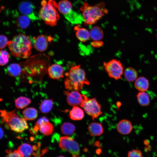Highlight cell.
<instances>
[{"instance_id": "18", "label": "cell", "mask_w": 157, "mask_h": 157, "mask_svg": "<svg viewBox=\"0 0 157 157\" xmlns=\"http://www.w3.org/2000/svg\"><path fill=\"white\" fill-rule=\"evenodd\" d=\"M64 16L67 20L73 24L80 23L84 21L82 15L72 10Z\"/></svg>"}, {"instance_id": "1", "label": "cell", "mask_w": 157, "mask_h": 157, "mask_svg": "<svg viewBox=\"0 0 157 157\" xmlns=\"http://www.w3.org/2000/svg\"><path fill=\"white\" fill-rule=\"evenodd\" d=\"M11 54L21 58H27L31 54L32 45L28 36L22 33L14 36L7 44Z\"/></svg>"}, {"instance_id": "3", "label": "cell", "mask_w": 157, "mask_h": 157, "mask_svg": "<svg viewBox=\"0 0 157 157\" xmlns=\"http://www.w3.org/2000/svg\"><path fill=\"white\" fill-rule=\"evenodd\" d=\"M41 6L39 14L40 18L47 25H56L60 18L56 10L57 4L53 0H42Z\"/></svg>"}, {"instance_id": "37", "label": "cell", "mask_w": 157, "mask_h": 157, "mask_svg": "<svg viewBox=\"0 0 157 157\" xmlns=\"http://www.w3.org/2000/svg\"><path fill=\"white\" fill-rule=\"evenodd\" d=\"M47 151V149L46 148L43 150L41 153L39 154V151H37L33 154L35 157H41L45 153H46Z\"/></svg>"}, {"instance_id": "36", "label": "cell", "mask_w": 157, "mask_h": 157, "mask_svg": "<svg viewBox=\"0 0 157 157\" xmlns=\"http://www.w3.org/2000/svg\"><path fill=\"white\" fill-rule=\"evenodd\" d=\"M91 44L93 47H99L102 45L103 42L100 41H94L91 43Z\"/></svg>"}, {"instance_id": "15", "label": "cell", "mask_w": 157, "mask_h": 157, "mask_svg": "<svg viewBox=\"0 0 157 157\" xmlns=\"http://www.w3.org/2000/svg\"><path fill=\"white\" fill-rule=\"evenodd\" d=\"M19 9L20 12L23 15L29 17L33 14V4L28 1L22 2L19 5Z\"/></svg>"}, {"instance_id": "39", "label": "cell", "mask_w": 157, "mask_h": 157, "mask_svg": "<svg viewBox=\"0 0 157 157\" xmlns=\"http://www.w3.org/2000/svg\"><path fill=\"white\" fill-rule=\"evenodd\" d=\"M57 157H65L63 156H59Z\"/></svg>"}, {"instance_id": "21", "label": "cell", "mask_w": 157, "mask_h": 157, "mask_svg": "<svg viewBox=\"0 0 157 157\" xmlns=\"http://www.w3.org/2000/svg\"><path fill=\"white\" fill-rule=\"evenodd\" d=\"M91 38L94 41H100L104 37V33L102 29L97 26L92 28L90 31Z\"/></svg>"}, {"instance_id": "30", "label": "cell", "mask_w": 157, "mask_h": 157, "mask_svg": "<svg viewBox=\"0 0 157 157\" xmlns=\"http://www.w3.org/2000/svg\"><path fill=\"white\" fill-rule=\"evenodd\" d=\"M75 129V126L72 124L68 122L64 123L62 125L61 130L63 134L70 135H72Z\"/></svg>"}, {"instance_id": "13", "label": "cell", "mask_w": 157, "mask_h": 157, "mask_svg": "<svg viewBox=\"0 0 157 157\" xmlns=\"http://www.w3.org/2000/svg\"><path fill=\"white\" fill-rule=\"evenodd\" d=\"M38 149L37 146H31L27 143H24L21 144L18 148L17 151L22 157H30L33 151Z\"/></svg>"}, {"instance_id": "33", "label": "cell", "mask_w": 157, "mask_h": 157, "mask_svg": "<svg viewBox=\"0 0 157 157\" xmlns=\"http://www.w3.org/2000/svg\"><path fill=\"white\" fill-rule=\"evenodd\" d=\"M8 41L7 37L3 35L0 36V48L2 49L4 48L8 44Z\"/></svg>"}, {"instance_id": "38", "label": "cell", "mask_w": 157, "mask_h": 157, "mask_svg": "<svg viewBox=\"0 0 157 157\" xmlns=\"http://www.w3.org/2000/svg\"><path fill=\"white\" fill-rule=\"evenodd\" d=\"M4 135V132L3 129L0 128V138L1 139L3 137Z\"/></svg>"}, {"instance_id": "11", "label": "cell", "mask_w": 157, "mask_h": 157, "mask_svg": "<svg viewBox=\"0 0 157 157\" xmlns=\"http://www.w3.org/2000/svg\"><path fill=\"white\" fill-rule=\"evenodd\" d=\"M133 126L128 120L123 119L118 123L117 129L118 132L121 134L126 135L130 133L133 129Z\"/></svg>"}, {"instance_id": "7", "label": "cell", "mask_w": 157, "mask_h": 157, "mask_svg": "<svg viewBox=\"0 0 157 157\" xmlns=\"http://www.w3.org/2000/svg\"><path fill=\"white\" fill-rule=\"evenodd\" d=\"M104 66L110 77L116 80L120 79L124 72L123 65L120 60L113 59L104 62Z\"/></svg>"}, {"instance_id": "17", "label": "cell", "mask_w": 157, "mask_h": 157, "mask_svg": "<svg viewBox=\"0 0 157 157\" xmlns=\"http://www.w3.org/2000/svg\"><path fill=\"white\" fill-rule=\"evenodd\" d=\"M88 129L90 134L93 136L100 135L103 132L102 125L97 122L90 123L88 126Z\"/></svg>"}, {"instance_id": "8", "label": "cell", "mask_w": 157, "mask_h": 157, "mask_svg": "<svg viewBox=\"0 0 157 157\" xmlns=\"http://www.w3.org/2000/svg\"><path fill=\"white\" fill-rule=\"evenodd\" d=\"M59 145L61 149L71 154L72 157H79L80 149L78 144L72 138L67 136H61Z\"/></svg>"}, {"instance_id": "26", "label": "cell", "mask_w": 157, "mask_h": 157, "mask_svg": "<svg viewBox=\"0 0 157 157\" xmlns=\"http://www.w3.org/2000/svg\"><path fill=\"white\" fill-rule=\"evenodd\" d=\"M30 20L29 17L23 15L19 16L16 20V24L18 27L21 29L27 28L29 25Z\"/></svg>"}, {"instance_id": "29", "label": "cell", "mask_w": 157, "mask_h": 157, "mask_svg": "<svg viewBox=\"0 0 157 157\" xmlns=\"http://www.w3.org/2000/svg\"><path fill=\"white\" fill-rule=\"evenodd\" d=\"M53 105V100L51 99H45L41 103L40 109L43 113L46 114L50 112Z\"/></svg>"}, {"instance_id": "12", "label": "cell", "mask_w": 157, "mask_h": 157, "mask_svg": "<svg viewBox=\"0 0 157 157\" xmlns=\"http://www.w3.org/2000/svg\"><path fill=\"white\" fill-rule=\"evenodd\" d=\"M48 44V40L46 37L43 35H40L35 38L33 45L37 51L42 52L47 49Z\"/></svg>"}, {"instance_id": "40", "label": "cell", "mask_w": 157, "mask_h": 157, "mask_svg": "<svg viewBox=\"0 0 157 157\" xmlns=\"http://www.w3.org/2000/svg\"><path fill=\"white\" fill-rule=\"evenodd\" d=\"M156 38L157 39V34H156Z\"/></svg>"}, {"instance_id": "23", "label": "cell", "mask_w": 157, "mask_h": 157, "mask_svg": "<svg viewBox=\"0 0 157 157\" xmlns=\"http://www.w3.org/2000/svg\"><path fill=\"white\" fill-rule=\"evenodd\" d=\"M22 114L24 118L26 120H33L37 117L38 111L34 108H28L23 111Z\"/></svg>"}, {"instance_id": "32", "label": "cell", "mask_w": 157, "mask_h": 157, "mask_svg": "<svg viewBox=\"0 0 157 157\" xmlns=\"http://www.w3.org/2000/svg\"><path fill=\"white\" fill-rule=\"evenodd\" d=\"M127 157H143L141 151L139 149H133L129 151Z\"/></svg>"}, {"instance_id": "28", "label": "cell", "mask_w": 157, "mask_h": 157, "mask_svg": "<svg viewBox=\"0 0 157 157\" xmlns=\"http://www.w3.org/2000/svg\"><path fill=\"white\" fill-rule=\"evenodd\" d=\"M15 106L18 109H23L28 106L31 102L29 98L21 96L16 99L15 101Z\"/></svg>"}, {"instance_id": "10", "label": "cell", "mask_w": 157, "mask_h": 157, "mask_svg": "<svg viewBox=\"0 0 157 157\" xmlns=\"http://www.w3.org/2000/svg\"><path fill=\"white\" fill-rule=\"evenodd\" d=\"M64 72L63 67L57 64L52 65L48 69V74L49 77L58 80L63 77Z\"/></svg>"}, {"instance_id": "27", "label": "cell", "mask_w": 157, "mask_h": 157, "mask_svg": "<svg viewBox=\"0 0 157 157\" xmlns=\"http://www.w3.org/2000/svg\"><path fill=\"white\" fill-rule=\"evenodd\" d=\"M39 128L40 132L46 136L51 135L53 130V125L49 122L44 123Z\"/></svg>"}, {"instance_id": "35", "label": "cell", "mask_w": 157, "mask_h": 157, "mask_svg": "<svg viewBox=\"0 0 157 157\" xmlns=\"http://www.w3.org/2000/svg\"><path fill=\"white\" fill-rule=\"evenodd\" d=\"M8 154L5 157H22L17 150L8 151Z\"/></svg>"}, {"instance_id": "20", "label": "cell", "mask_w": 157, "mask_h": 157, "mask_svg": "<svg viewBox=\"0 0 157 157\" xmlns=\"http://www.w3.org/2000/svg\"><path fill=\"white\" fill-rule=\"evenodd\" d=\"M76 31V35L77 38L80 41L85 42L87 41L90 37V32L86 29L80 28L76 26L75 28Z\"/></svg>"}, {"instance_id": "34", "label": "cell", "mask_w": 157, "mask_h": 157, "mask_svg": "<svg viewBox=\"0 0 157 157\" xmlns=\"http://www.w3.org/2000/svg\"><path fill=\"white\" fill-rule=\"evenodd\" d=\"M49 122V119L45 117H43L39 118L35 123V126L39 129V127L44 123Z\"/></svg>"}, {"instance_id": "6", "label": "cell", "mask_w": 157, "mask_h": 157, "mask_svg": "<svg viewBox=\"0 0 157 157\" xmlns=\"http://www.w3.org/2000/svg\"><path fill=\"white\" fill-rule=\"evenodd\" d=\"M82 95L83 99L80 106L93 120L102 114L101 105L95 98L89 99L84 94Z\"/></svg>"}, {"instance_id": "5", "label": "cell", "mask_w": 157, "mask_h": 157, "mask_svg": "<svg viewBox=\"0 0 157 157\" xmlns=\"http://www.w3.org/2000/svg\"><path fill=\"white\" fill-rule=\"evenodd\" d=\"M80 10L86 25L95 24L107 12L106 9L97 5L90 6L86 2H84Z\"/></svg>"}, {"instance_id": "2", "label": "cell", "mask_w": 157, "mask_h": 157, "mask_svg": "<svg viewBox=\"0 0 157 157\" xmlns=\"http://www.w3.org/2000/svg\"><path fill=\"white\" fill-rule=\"evenodd\" d=\"M66 76L64 84L65 88L70 90L79 91L84 84L89 85L84 71L80 65L72 67L65 74Z\"/></svg>"}, {"instance_id": "4", "label": "cell", "mask_w": 157, "mask_h": 157, "mask_svg": "<svg viewBox=\"0 0 157 157\" xmlns=\"http://www.w3.org/2000/svg\"><path fill=\"white\" fill-rule=\"evenodd\" d=\"M1 116L3 121L12 130L17 133H22L27 129L28 126L26 120L20 117L15 110L7 112L1 110Z\"/></svg>"}, {"instance_id": "24", "label": "cell", "mask_w": 157, "mask_h": 157, "mask_svg": "<svg viewBox=\"0 0 157 157\" xmlns=\"http://www.w3.org/2000/svg\"><path fill=\"white\" fill-rule=\"evenodd\" d=\"M137 101L141 106H146L150 103L149 96L146 92H139L136 95Z\"/></svg>"}, {"instance_id": "14", "label": "cell", "mask_w": 157, "mask_h": 157, "mask_svg": "<svg viewBox=\"0 0 157 157\" xmlns=\"http://www.w3.org/2000/svg\"><path fill=\"white\" fill-rule=\"evenodd\" d=\"M134 85L135 88L139 92H146L149 88V83L146 78L140 76L135 80Z\"/></svg>"}, {"instance_id": "16", "label": "cell", "mask_w": 157, "mask_h": 157, "mask_svg": "<svg viewBox=\"0 0 157 157\" xmlns=\"http://www.w3.org/2000/svg\"><path fill=\"white\" fill-rule=\"evenodd\" d=\"M58 11L64 15L67 14L72 10L71 3L67 0H62L57 4Z\"/></svg>"}, {"instance_id": "19", "label": "cell", "mask_w": 157, "mask_h": 157, "mask_svg": "<svg viewBox=\"0 0 157 157\" xmlns=\"http://www.w3.org/2000/svg\"><path fill=\"white\" fill-rule=\"evenodd\" d=\"M124 76L128 82H133L138 78V73L136 70L133 67H128L126 68L124 72Z\"/></svg>"}, {"instance_id": "22", "label": "cell", "mask_w": 157, "mask_h": 157, "mask_svg": "<svg viewBox=\"0 0 157 157\" xmlns=\"http://www.w3.org/2000/svg\"><path fill=\"white\" fill-rule=\"evenodd\" d=\"M69 115L71 119L74 120H79L83 118L84 113L81 108L75 106H74L69 111Z\"/></svg>"}, {"instance_id": "31", "label": "cell", "mask_w": 157, "mask_h": 157, "mask_svg": "<svg viewBox=\"0 0 157 157\" xmlns=\"http://www.w3.org/2000/svg\"><path fill=\"white\" fill-rule=\"evenodd\" d=\"M9 54L8 53L4 50L0 51V65L4 66L6 65L9 61Z\"/></svg>"}, {"instance_id": "25", "label": "cell", "mask_w": 157, "mask_h": 157, "mask_svg": "<svg viewBox=\"0 0 157 157\" xmlns=\"http://www.w3.org/2000/svg\"><path fill=\"white\" fill-rule=\"evenodd\" d=\"M7 71L10 76L14 77L17 76L22 72L21 66L18 63L11 64L8 67Z\"/></svg>"}, {"instance_id": "9", "label": "cell", "mask_w": 157, "mask_h": 157, "mask_svg": "<svg viewBox=\"0 0 157 157\" xmlns=\"http://www.w3.org/2000/svg\"><path fill=\"white\" fill-rule=\"evenodd\" d=\"M65 94L67 96V102L69 105L75 106L80 105L83 99L82 94L77 91H72L71 92L65 91Z\"/></svg>"}]
</instances>
